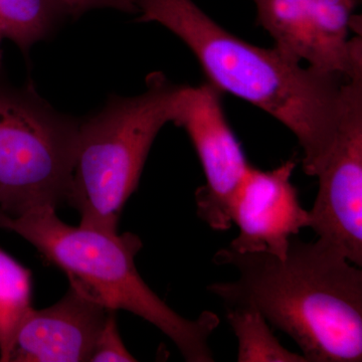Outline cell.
<instances>
[{
  "mask_svg": "<svg viewBox=\"0 0 362 362\" xmlns=\"http://www.w3.org/2000/svg\"><path fill=\"white\" fill-rule=\"evenodd\" d=\"M139 23H157L192 52L207 82L274 117L303 150L305 173L316 176L337 138L347 78L295 61L276 47L228 32L194 0H134Z\"/></svg>",
  "mask_w": 362,
  "mask_h": 362,
  "instance_id": "cell-1",
  "label": "cell"
},
{
  "mask_svg": "<svg viewBox=\"0 0 362 362\" xmlns=\"http://www.w3.org/2000/svg\"><path fill=\"white\" fill-rule=\"evenodd\" d=\"M216 265L239 272L207 287L225 306L252 307L297 343L307 362L362 361V271L327 243L290 242L285 259L225 247Z\"/></svg>",
  "mask_w": 362,
  "mask_h": 362,
  "instance_id": "cell-2",
  "label": "cell"
},
{
  "mask_svg": "<svg viewBox=\"0 0 362 362\" xmlns=\"http://www.w3.org/2000/svg\"><path fill=\"white\" fill-rule=\"evenodd\" d=\"M0 228L30 242L47 262L65 272L71 285L106 308L131 312L156 326L185 361H214L209 340L220 318L204 311L189 320L157 296L135 267V255L142 247L139 238L66 225L51 206L35 207L16 218L1 214Z\"/></svg>",
  "mask_w": 362,
  "mask_h": 362,
  "instance_id": "cell-3",
  "label": "cell"
},
{
  "mask_svg": "<svg viewBox=\"0 0 362 362\" xmlns=\"http://www.w3.org/2000/svg\"><path fill=\"white\" fill-rule=\"evenodd\" d=\"M180 89L163 74H150L142 94L112 97L80 122L66 201L80 213V226L117 233L157 134L175 122Z\"/></svg>",
  "mask_w": 362,
  "mask_h": 362,
  "instance_id": "cell-4",
  "label": "cell"
},
{
  "mask_svg": "<svg viewBox=\"0 0 362 362\" xmlns=\"http://www.w3.org/2000/svg\"><path fill=\"white\" fill-rule=\"evenodd\" d=\"M80 121L33 90L0 89V209L16 218L68 201Z\"/></svg>",
  "mask_w": 362,
  "mask_h": 362,
  "instance_id": "cell-5",
  "label": "cell"
},
{
  "mask_svg": "<svg viewBox=\"0 0 362 362\" xmlns=\"http://www.w3.org/2000/svg\"><path fill=\"white\" fill-rule=\"evenodd\" d=\"M257 23L274 47L323 73L351 78L362 71L354 11L361 0H252Z\"/></svg>",
  "mask_w": 362,
  "mask_h": 362,
  "instance_id": "cell-6",
  "label": "cell"
},
{
  "mask_svg": "<svg viewBox=\"0 0 362 362\" xmlns=\"http://www.w3.org/2000/svg\"><path fill=\"white\" fill-rule=\"evenodd\" d=\"M315 177L318 194L308 228L361 268L362 71L345 83L337 138Z\"/></svg>",
  "mask_w": 362,
  "mask_h": 362,
  "instance_id": "cell-7",
  "label": "cell"
},
{
  "mask_svg": "<svg viewBox=\"0 0 362 362\" xmlns=\"http://www.w3.org/2000/svg\"><path fill=\"white\" fill-rule=\"evenodd\" d=\"M221 94L209 82L181 86L173 122L187 131L201 161L206 183L195 192L197 216L214 230L232 226L230 202L251 166L228 122Z\"/></svg>",
  "mask_w": 362,
  "mask_h": 362,
  "instance_id": "cell-8",
  "label": "cell"
},
{
  "mask_svg": "<svg viewBox=\"0 0 362 362\" xmlns=\"http://www.w3.org/2000/svg\"><path fill=\"white\" fill-rule=\"evenodd\" d=\"M296 166L294 160L271 170L250 166L230 202V218L240 232L228 247L286 258L292 238L309 226V211L291 181Z\"/></svg>",
  "mask_w": 362,
  "mask_h": 362,
  "instance_id": "cell-9",
  "label": "cell"
},
{
  "mask_svg": "<svg viewBox=\"0 0 362 362\" xmlns=\"http://www.w3.org/2000/svg\"><path fill=\"white\" fill-rule=\"evenodd\" d=\"M111 311L71 285L58 303L28 312L16 331L8 362L90 361Z\"/></svg>",
  "mask_w": 362,
  "mask_h": 362,
  "instance_id": "cell-10",
  "label": "cell"
},
{
  "mask_svg": "<svg viewBox=\"0 0 362 362\" xmlns=\"http://www.w3.org/2000/svg\"><path fill=\"white\" fill-rule=\"evenodd\" d=\"M225 307L226 320L238 338V361L307 362L281 344L258 310L240 305Z\"/></svg>",
  "mask_w": 362,
  "mask_h": 362,
  "instance_id": "cell-11",
  "label": "cell"
},
{
  "mask_svg": "<svg viewBox=\"0 0 362 362\" xmlns=\"http://www.w3.org/2000/svg\"><path fill=\"white\" fill-rule=\"evenodd\" d=\"M66 16L58 0H0V32L26 52Z\"/></svg>",
  "mask_w": 362,
  "mask_h": 362,
  "instance_id": "cell-12",
  "label": "cell"
},
{
  "mask_svg": "<svg viewBox=\"0 0 362 362\" xmlns=\"http://www.w3.org/2000/svg\"><path fill=\"white\" fill-rule=\"evenodd\" d=\"M32 308V273L0 247V361L8 362L16 331Z\"/></svg>",
  "mask_w": 362,
  "mask_h": 362,
  "instance_id": "cell-13",
  "label": "cell"
},
{
  "mask_svg": "<svg viewBox=\"0 0 362 362\" xmlns=\"http://www.w3.org/2000/svg\"><path fill=\"white\" fill-rule=\"evenodd\" d=\"M92 362H133L137 361L132 354L128 351L119 334L117 327L115 311H111L106 321L96 344L93 350Z\"/></svg>",
  "mask_w": 362,
  "mask_h": 362,
  "instance_id": "cell-14",
  "label": "cell"
},
{
  "mask_svg": "<svg viewBox=\"0 0 362 362\" xmlns=\"http://www.w3.org/2000/svg\"><path fill=\"white\" fill-rule=\"evenodd\" d=\"M66 16L78 18L93 9L112 8L123 13H137L134 0H58Z\"/></svg>",
  "mask_w": 362,
  "mask_h": 362,
  "instance_id": "cell-15",
  "label": "cell"
},
{
  "mask_svg": "<svg viewBox=\"0 0 362 362\" xmlns=\"http://www.w3.org/2000/svg\"><path fill=\"white\" fill-rule=\"evenodd\" d=\"M2 40H4V37H2V33H1V32H0V66H1V63H2V51H1Z\"/></svg>",
  "mask_w": 362,
  "mask_h": 362,
  "instance_id": "cell-16",
  "label": "cell"
},
{
  "mask_svg": "<svg viewBox=\"0 0 362 362\" xmlns=\"http://www.w3.org/2000/svg\"><path fill=\"white\" fill-rule=\"evenodd\" d=\"M2 213H1V209H0V216H1Z\"/></svg>",
  "mask_w": 362,
  "mask_h": 362,
  "instance_id": "cell-17",
  "label": "cell"
}]
</instances>
